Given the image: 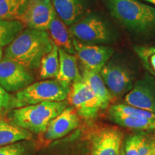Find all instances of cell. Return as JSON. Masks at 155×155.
Wrapping results in <instances>:
<instances>
[{"label":"cell","mask_w":155,"mask_h":155,"mask_svg":"<svg viewBox=\"0 0 155 155\" xmlns=\"http://www.w3.org/2000/svg\"><path fill=\"white\" fill-rule=\"evenodd\" d=\"M24 152L25 147L19 142L0 147V155H23Z\"/></svg>","instance_id":"cell-26"},{"label":"cell","mask_w":155,"mask_h":155,"mask_svg":"<svg viewBox=\"0 0 155 155\" xmlns=\"http://www.w3.org/2000/svg\"><path fill=\"white\" fill-rule=\"evenodd\" d=\"M32 134L26 129L0 120V147L31 139Z\"/></svg>","instance_id":"cell-18"},{"label":"cell","mask_w":155,"mask_h":155,"mask_svg":"<svg viewBox=\"0 0 155 155\" xmlns=\"http://www.w3.org/2000/svg\"><path fill=\"white\" fill-rule=\"evenodd\" d=\"M54 42L46 31L28 29L22 31L7 46L5 57L28 69L40 67L42 58L53 48Z\"/></svg>","instance_id":"cell-1"},{"label":"cell","mask_w":155,"mask_h":155,"mask_svg":"<svg viewBox=\"0 0 155 155\" xmlns=\"http://www.w3.org/2000/svg\"><path fill=\"white\" fill-rule=\"evenodd\" d=\"M55 12L67 26L82 18L86 10L85 0H51Z\"/></svg>","instance_id":"cell-15"},{"label":"cell","mask_w":155,"mask_h":155,"mask_svg":"<svg viewBox=\"0 0 155 155\" xmlns=\"http://www.w3.org/2000/svg\"><path fill=\"white\" fill-rule=\"evenodd\" d=\"M28 68L5 57L0 61V86L7 92L22 90L33 81Z\"/></svg>","instance_id":"cell-7"},{"label":"cell","mask_w":155,"mask_h":155,"mask_svg":"<svg viewBox=\"0 0 155 155\" xmlns=\"http://www.w3.org/2000/svg\"><path fill=\"white\" fill-rule=\"evenodd\" d=\"M123 135L119 129L106 128L92 136L91 155H120Z\"/></svg>","instance_id":"cell-11"},{"label":"cell","mask_w":155,"mask_h":155,"mask_svg":"<svg viewBox=\"0 0 155 155\" xmlns=\"http://www.w3.org/2000/svg\"><path fill=\"white\" fill-rule=\"evenodd\" d=\"M154 145H155V141H154Z\"/></svg>","instance_id":"cell-34"},{"label":"cell","mask_w":155,"mask_h":155,"mask_svg":"<svg viewBox=\"0 0 155 155\" xmlns=\"http://www.w3.org/2000/svg\"><path fill=\"white\" fill-rule=\"evenodd\" d=\"M78 114L73 107H67L51 120L45 132L47 140H55L65 137L78 127Z\"/></svg>","instance_id":"cell-12"},{"label":"cell","mask_w":155,"mask_h":155,"mask_svg":"<svg viewBox=\"0 0 155 155\" xmlns=\"http://www.w3.org/2000/svg\"><path fill=\"white\" fill-rule=\"evenodd\" d=\"M100 74L112 96L119 97L133 88L132 75L127 68L119 64L106 63Z\"/></svg>","instance_id":"cell-10"},{"label":"cell","mask_w":155,"mask_h":155,"mask_svg":"<svg viewBox=\"0 0 155 155\" xmlns=\"http://www.w3.org/2000/svg\"><path fill=\"white\" fill-rule=\"evenodd\" d=\"M125 104L155 114V88L149 81L137 82L124 98Z\"/></svg>","instance_id":"cell-13"},{"label":"cell","mask_w":155,"mask_h":155,"mask_svg":"<svg viewBox=\"0 0 155 155\" xmlns=\"http://www.w3.org/2000/svg\"><path fill=\"white\" fill-rule=\"evenodd\" d=\"M70 88L57 80L31 83L17 93L12 98L9 106L17 108L45 101H63L68 98Z\"/></svg>","instance_id":"cell-4"},{"label":"cell","mask_w":155,"mask_h":155,"mask_svg":"<svg viewBox=\"0 0 155 155\" xmlns=\"http://www.w3.org/2000/svg\"><path fill=\"white\" fill-rule=\"evenodd\" d=\"M140 138V135L131 136V137H128L125 142V155H139L138 144Z\"/></svg>","instance_id":"cell-25"},{"label":"cell","mask_w":155,"mask_h":155,"mask_svg":"<svg viewBox=\"0 0 155 155\" xmlns=\"http://www.w3.org/2000/svg\"><path fill=\"white\" fill-rule=\"evenodd\" d=\"M59 71L58 47L53 44L49 53L42 58L40 65V75L42 79L56 78Z\"/></svg>","instance_id":"cell-20"},{"label":"cell","mask_w":155,"mask_h":155,"mask_svg":"<svg viewBox=\"0 0 155 155\" xmlns=\"http://www.w3.org/2000/svg\"><path fill=\"white\" fill-rule=\"evenodd\" d=\"M69 31L73 38L83 43L104 42L111 36L106 23L94 16L82 17L70 26Z\"/></svg>","instance_id":"cell-6"},{"label":"cell","mask_w":155,"mask_h":155,"mask_svg":"<svg viewBox=\"0 0 155 155\" xmlns=\"http://www.w3.org/2000/svg\"><path fill=\"white\" fill-rule=\"evenodd\" d=\"M72 41L75 54L84 69L92 72L100 73L114 52L111 47L83 43L73 37Z\"/></svg>","instance_id":"cell-8"},{"label":"cell","mask_w":155,"mask_h":155,"mask_svg":"<svg viewBox=\"0 0 155 155\" xmlns=\"http://www.w3.org/2000/svg\"><path fill=\"white\" fill-rule=\"evenodd\" d=\"M120 155H125V152H124V148L122 147L121 150V154Z\"/></svg>","instance_id":"cell-31"},{"label":"cell","mask_w":155,"mask_h":155,"mask_svg":"<svg viewBox=\"0 0 155 155\" xmlns=\"http://www.w3.org/2000/svg\"><path fill=\"white\" fill-rule=\"evenodd\" d=\"M68 99L78 116L85 119H94L102 109L100 101L83 78L71 84Z\"/></svg>","instance_id":"cell-5"},{"label":"cell","mask_w":155,"mask_h":155,"mask_svg":"<svg viewBox=\"0 0 155 155\" xmlns=\"http://www.w3.org/2000/svg\"><path fill=\"white\" fill-rule=\"evenodd\" d=\"M59 53V71L56 80L70 88L73 83L81 80L82 75L79 73L77 58L65 50L58 48Z\"/></svg>","instance_id":"cell-14"},{"label":"cell","mask_w":155,"mask_h":155,"mask_svg":"<svg viewBox=\"0 0 155 155\" xmlns=\"http://www.w3.org/2000/svg\"><path fill=\"white\" fill-rule=\"evenodd\" d=\"M48 30L54 44L70 54L73 55L75 53L72 38H71L70 35L71 32L67 28V25L60 18L57 13L52 19Z\"/></svg>","instance_id":"cell-17"},{"label":"cell","mask_w":155,"mask_h":155,"mask_svg":"<svg viewBox=\"0 0 155 155\" xmlns=\"http://www.w3.org/2000/svg\"><path fill=\"white\" fill-rule=\"evenodd\" d=\"M151 155H155V145L154 141H153V147H152V154Z\"/></svg>","instance_id":"cell-29"},{"label":"cell","mask_w":155,"mask_h":155,"mask_svg":"<svg viewBox=\"0 0 155 155\" xmlns=\"http://www.w3.org/2000/svg\"><path fill=\"white\" fill-rule=\"evenodd\" d=\"M136 52L152 74H155V48L137 47Z\"/></svg>","instance_id":"cell-24"},{"label":"cell","mask_w":155,"mask_h":155,"mask_svg":"<svg viewBox=\"0 0 155 155\" xmlns=\"http://www.w3.org/2000/svg\"><path fill=\"white\" fill-rule=\"evenodd\" d=\"M108 114L111 121L121 127L139 130L155 131V119L131 117L116 114Z\"/></svg>","instance_id":"cell-19"},{"label":"cell","mask_w":155,"mask_h":155,"mask_svg":"<svg viewBox=\"0 0 155 155\" xmlns=\"http://www.w3.org/2000/svg\"><path fill=\"white\" fill-rule=\"evenodd\" d=\"M111 14L127 28L145 32L155 27V9L138 0H107Z\"/></svg>","instance_id":"cell-3"},{"label":"cell","mask_w":155,"mask_h":155,"mask_svg":"<svg viewBox=\"0 0 155 155\" xmlns=\"http://www.w3.org/2000/svg\"><path fill=\"white\" fill-rule=\"evenodd\" d=\"M152 75H154V76L155 77V74H152Z\"/></svg>","instance_id":"cell-33"},{"label":"cell","mask_w":155,"mask_h":155,"mask_svg":"<svg viewBox=\"0 0 155 155\" xmlns=\"http://www.w3.org/2000/svg\"><path fill=\"white\" fill-rule=\"evenodd\" d=\"M25 26L24 23L18 19H0V45H9Z\"/></svg>","instance_id":"cell-21"},{"label":"cell","mask_w":155,"mask_h":155,"mask_svg":"<svg viewBox=\"0 0 155 155\" xmlns=\"http://www.w3.org/2000/svg\"><path fill=\"white\" fill-rule=\"evenodd\" d=\"M146 1H148V2H150L155 5V0H146Z\"/></svg>","instance_id":"cell-32"},{"label":"cell","mask_w":155,"mask_h":155,"mask_svg":"<svg viewBox=\"0 0 155 155\" xmlns=\"http://www.w3.org/2000/svg\"><path fill=\"white\" fill-rule=\"evenodd\" d=\"M55 14L51 0H29L19 20L30 29L46 31Z\"/></svg>","instance_id":"cell-9"},{"label":"cell","mask_w":155,"mask_h":155,"mask_svg":"<svg viewBox=\"0 0 155 155\" xmlns=\"http://www.w3.org/2000/svg\"><path fill=\"white\" fill-rule=\"evenodd\" d=\"M108 114H116L122 116H131V117L155 119V114L123 104L111 106L108 110Z\"/></svg>","instance_id":"cell-23"},{"label":"cell","mask_w":155,"mask_h":155,"mask_svg":"<svg viewBox=\"0 0 155 155\" xmlns=\"http://www.w3.org/2000/svg\"><path fill=\"white\" fill-rule=\"evenodd\" d=\"M68 107V102L45 101L34 105L15 108L9 114L13 124L26 129L30 132H45L51 120Z\"/></svg>","instance_id":"cell-2"},{"label":"cell","mask_w":155,"mask_h":155,"mask_svg":"<svg viewBox=\"0 0 155 155\" xmlns=\"http://www.w3.org/2000/svg\"><path fill=\"white\" fill-rule=\"evenodd\" d=\"M29 0H0V19H18Z\"/></svg>","instance_id":"cell-22"},{"label":"cell","mask_w":155,"mask_h":155,"mask_svg":"<svg viewBox=\"0 0 155 155\" xmlns=\"http://www.w3.org/2000/svg\"><path fill=\"white\" fill-rule=\"evenodd\" d=\"M153 147V141H150L146 137L141 136L138 144L139 155H151Z\"/></svg>","instance_id":"cell-27"},{"label":"cell","mask_w":155,"mask_h":155,"mask_svg":"<svg viewBox=\"0 0 155 155\" xmlns=\"http://www.w3.org/2000/svg\"><path fill=\"white\" fill-rule=\"evenodd\" d=\"M12 97L7 91L0 86V110L7 108L10 104Z\"/></svg>","instance_id":"cell-28"},{"label":"cell","mask_w":155,"mask_h":155,"mask_svg":"<svg viewBox=\"0 0 155 155\" xmlns=\"http://www.w3.org/2000/svg\"><path fill=\"white\" fill-rule=\"evenodd\" d=\"M82 78L83 82L91 88L101 103L102 109L108 106L114 97L106 87L100 73H95L84 69Z\"/></svg>","instance_id":"cell-16"},{"label":"cell","mask_w":155,"mask_h":155,"mask_svg":"<svg viewBox=\"0 0 155 155\" xmlns=\"http://www.w3.org/2000/svg\"><path fill=\"white\" fill-rule=\"evenodd\" d=\"M2 46L0 45V61H1L2 60Z\"/></svg>","instance_id":"cell-30"}]
</instances>
